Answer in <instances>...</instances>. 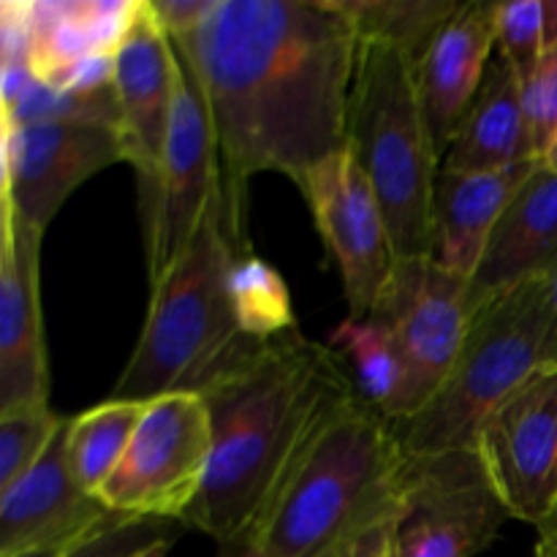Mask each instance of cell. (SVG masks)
<instances>
[{"label": "cell", "mask_w": 557, "mask_h": 557, "mask_svg": "<svg viewBox=\"0 0 557 557\" xmlns=\"http://www.w3.org/2000/svg\"><path fill=\"white\" fill-rule=\"evenodd\" d=\"M542 161L495 172L455 174L441 169L433 196L430 259L471 283L500 215Z\"/></svg>", "instance_id": "d6986e66"}, {"label": "cell", "mask_w": 557, "mask_h": 557, "mask_svg": "<svg viewBox=\"0 0 557 557\" xmlns=\"http://www.w3.org/2000/svg\"><path fill=\"white\" fill-rule=\"evenodd\" d=\"M44 234L3 205L0 239V411L47 406L49 362L41 315Z\"/></svg>", "instance_id": "2e32d148"}, {"label": "cell", "mask_w": 557, "mask_h": 557, "mask_svg": "<svg viewBox=\"0 0 557 557\" xmlns=\"http://www.w3.org/2000/svg\"><path fill=\"white\" fill-rule=\"evenodd\" d=\"M180 525L183 522L120 517L117 522L71 547L63 557H131L150 547V544L161 542V539H177Z\"/></svg>", "instance_id": "f546056e"}, {"label": "cell", "mask_w": 557, "mask_h": 557, "mask_svg": "<svg viewBox=\"0 0 557 557\" xmlns=\"http://www.w3.org/2000/svg\"><path fill=\"white\" fill-rule=\"evenodd\" d=\"M549 547H557V509H555V515L549 517L542 528H539L536 549H549Z\"/></svg>", "instance_id": "e575fe53"}, {"label": "cell", "mask_w": 557, "mask_h": 557, "mask_svg": "<svg viewBox=\"0 0 557 557\" xmlns=\"http://www.w3.org/2000/svg\"><path fill=\"white\" fill-rule=\"evenodd\" d=\"M509 520L476 449L406 455L389 557H476Z\"/></svg>", "instance_id": "52a82bcc"}, {"label": "cell", "mask_w": 557, "mask_h": 557, "mask_svg": "<svg viewBox=\"0 0 557 557\" xmlns=\"http://www.w3.org/2000/svg\"><path fill=\"white\" fill-rule=\"evenodd\" d=\"M63 419L49 411V403L0 411V490L11 487L41 460Z\"/></svg>", "instance_id": "4316f807"}, {"label": "cell", "mask_w": 557, "mask_h": 557, "mask_svg": "<svg viewBox=\"0 0 557 557\" xmlns=\"http://www.w3.org/2000/svg\"><path fill=\"white\" fill-rule=\"evenodd\" d=\"M553 292H555V302H557V275L553 277Z\"/></svg>", "instance_id": "ab89813d"}, {"label": "cell", "mask_w": 557, "mask_h": 557, "mask_svg": "<svg viewBox=\"0 0 557 557\" xmlns=\"http://www.w3.org/2000/svg\"><path fill=\"white\" fill-rule=\"evenodd\" d=\"M120 161L125 145L114 128L3 123V205L44 234L82 183Z\"/></svg>", "instance_id": "4fadbf2b"}, {"label": "cell", "mask_w": 557, "mask_h": 557, "mask_svg": "<svg viewBox=\"0 0 557 557\" xmlns=\"http://www.w3.org/2000/svg\"><path fill=\"white\" fill-rule=\"evenodd\" d=\"M114 96L120 103L125 161L139 177L141 212H147L156 199L177 96V52L147 0L139 3L134 22L114 52Z\"/></svg>", "instance_id": "5bb4252c"}, {"label": "cell", "mask_w": 557, "mask_h": 557, "mask_svg": "<svg viewBox=\"0 0 557 557\" xmlns=\"http://www.w3.org/2000/svg\"><path fill=\"white\" fill-rule=\"evenodd\" d=\"M326 346L341 357L354 392L392 422L411 417L408 370L392 332L379 319H346Z\"/></svg>", "instance_id": "7402d4cb"}, {"label": "cell", "mask_w": 557, "mask_h": 557, "mask_svg": "<svg viewBox=\"0 0 557 557\" xmlns=\"http://www.w3.org/2000/svg\"><path fill=\"white\" fill-rule=\"evenodd\" d=\"M495 3H462L413 63L419 107L444 161L495 58Z\"/></svg>", "instance_id": "e0dca14e"}, {"label": "cell", "mask_w": 557, "mask_h": 557, "mask_svg": "<svg viewBox=\"0 0 557 557\" xmlns=\"http://www.w3.org/2000/svg\"><path fill=\"white\" fill-rule=\"evenodd\" d=\"M536 557H557V547H549V549H536Z\"/></svg>", "instance_id": "f35d334b"}, {"label": "cell", "mask_w": 557, "mask_h": 557, "mask_svg": "<svg viewBox=\"0 0 557 557\" xmlns=\"http://www.w3.org/2000/svg\"><path fill=\"white\" fill-rule=\"evenodd\" d=\"M557 275V172L539 163L500 215L468 283L471 313L522 283Z\"/></svg>", "instance_id": "ac0fdd59"}, {"label": "cell", "mask_w": 557, "mask_h": 557, "mask_svg": "<svg viewBox=\"0 0 557 557\" xmlns=\"http://www.w3.org/2000/svg\"><path fill=\"white\" fill-rule=\"evenodd\" d=\"M313 221L335 256L346 288L348 319H368L397 267L384 210L351 152L321 161L299 183Z\"/></svg>", "instance_id": "7c38bea8"}, {"label": "cell", "mask_w": 557, "mask_h": 557, "mask_svg": "<svg viewBox=\"0 0 557 557\" xmlns=\"http://www.w3.org/2000/svg\"><path fill=\"white\" fill-rule=\"evenodd\" d=\"M174 52H177V96H174L172 123L163 147L156 199L145 212L150 283L188 248L223 185L221 147H218L205 87L177 44Z\"/></svg>", "instance_id": "9c48e42d"}, {"label": "cell", "mask_w": 557, "mask_h": 557, "mask_svg": "<svg viewBox=\"0 0 557 557\" xmlns=\"http://www.w3.org/2000/svg\"><path fill=\"white\" fill-rule=\"evenodd\" d=\"M65 417L41 460L0 490V557L30 549H71L120 520L96 495L79 487L69 457Z\"/></svg>", "instance_id": "9a60e30c"}, {"label": "cell", "mask_w": 557, "mask_h": 557, "mask_svg": "<svg viewBox=\"0 0 557 557\" xmlns=\"http://www.w3.org/2000/svg\"><path fill=\"white\" fill-rule=\"evenodd\" d=\"M495 52L509 60L520 79L536 69L547 54L542 0L495 3Z\"/></svg>", "instance_id": "83f0119b"}, {"label": "cell", "mask_w": 557, "mask_h": 557, "mask_svg": "<svg viewBox=\"0 0 557 557\" xmlns=\"http://www.w3.org/2000/svg\"><path fill=\"white\" fill-rule=\"evenodd\" d=\"M403 462L395 422L354 392L315 430L248 536L264 557H389Z\"/></svg>", "instance_id": "3957f363"}, {"label": "cell", "mask_w": 557, "mask_h": 557, "mask_svg": "<svg viewBox=\"0 0 557 557\" xmlns=\"http://www.w3.org/2000/svg\"><path fill=\"white\" fill-rule=\"evenodd\" d=\"M351 395V379L330 346L299 330L264 343L201 395L212 455L183 525L215 542L248 533L315 430Z\"/></svg>", "instance_id": "7a4b0ae2"}, {"label": "cell", "mask_w": 557, "mask_h": 557, "mask_svg": "<svg viewBox=\"0 0 557 557\" xmlns=\"http://www.w3.org/2000/svg\"><path fill=\"white\" fill-rule=\"evenodd\" d=\"M539 161L522 107V85L506 58L495 52L487 74L468 109L449 152L441 161L444 172L473 174Z\"/></svg>", "instance_id": "ffe728a7"}, {"label": "cell", "mask_w": 557, "mask_h": 557, "mask_svg": "<svg viewBox=\"0 0 557 557\" xmlns=\"http://www.w3.org/2000/svg\"><path fill=\"white\" fill-rule=\"evenodd\" d=\"M145 403L109 400L71 419L69 457L74 476L85 493H101L103 484L117 471L120 460L128 451Z\"/></svg>", "instance_id": "603a6c76"}, {"label": "cell", "mask_w": 557, "mask_h": 557, "mask_svg": "<svg viewBox=\"0 0 557 557\" xmlns=\"http://www.w3.org/2000/svg\"><path fill=\"white\" fill-rule=\"evenodd\" d=\"M368 319H379L395 337L408 370L411 417H417L446 384L466 343L468 281L433 259H397L389 286Z\"/></svg>", "instance_id": "30bf717a"}, {"label": "cell", "mask_w": 557, "mask_h": 557, "mask_svg": "<svg viewBox=\"0 0 557 557\" xmlns=\"http://www.w3.org/2000/svg\"><path fill=\"white\" fill-rule=\"evenodd\" d=\"M542 163L547 169H553V172H557V136H555V141H553V147H549L547 150V156L542 158Z\"/></svg>", "instance_id": "74e56055"}, {"label": "cell", "mask_w": 557, "mask_h": 557, "mask_svg": "<svg viewBox=\"0 0 557 557\" xmlns=\"http://www.w3.org/2000/svg\"><path fill=\"white\" fill-rule=\"evenodd\" d=\"M3 123L36 125V123H69V125H101L120 131V103L114 85L92 92L54 90L38 79L14 107L3 109Z\"/></svg>", "instance_id": "484cf974"}, {"label": "cell", "mask_w": 557, "mask_h": 557, "mask_svg": "<svg viewBox=\"0 0 557 557\" xmlns=\"http://www.w3.org/2000/svg\"><path fill=\"white\" fill-rule=\"evenodd\" d=\"M245 250V201L223 177L188 248L150 283L145 326L114 384V400L205 395L264 346L245 335L234 310L232 270Z\"/></svg>", "instance_id": "277c9868"}, {"label": "cell", "mask_w": 557, "mask_h": 557, "mask_svg": "<svg viewBox=\"0 0 557 557\" xmlns=\"http://www.w3.org/2000/svg\"><path fill=\"white\" fill-rule=\"evenodd\" d=\"M544 9V47L547 54L557 49V0H542Z\"/></svg>", "instance_id": "836d02e7"}, {"label": "cell", "mask_w": 557, "mask_h": 557, "mask_svg": "<svg viewBox=\"0 0 557 557\" xmlns=\"http://www.w3.org/2000/svg\"><path fill=\"white\" fill-rule=\"evenodd\" d=\"M141 0H27L38 79L90 58L114 54Z\"/></svg>", "instance_id": "44dd1931"}, {"label": "cell", "mask_w": 557, "mask_h": 557, "mask_svg": "<svg viewBox=\"0 0 557 557\" xmlns=\"http://www.w3.org/2000/svg\"><path fill=\"white\" fill-rule=\"evenodd\" d=\"M215 557H264V555L259 553L253 539H250L248 533H243V536H234L228 539V542H218Z\"/></svg>", "instance_id": "d6a6232c"}, {"label": "cell", "mask_w": 557, "mask_h": 557, "mask_svg": "<svg viewBox=\"0 0 557 557\" xmlns=\"http://www.w3.org/2000/svg\"><path fill=\"white\" fill-rule=\"evenodd\" d=\"M174 539H161V542L150 544V547H145L141 553L131 555V557H169V549H172Z\"/></svg>", "instance_id": "d590c367"}, {"label": "cell", "mask_w": 557, "mask_h": 557, "mask_svg": "<svg viewBox=\"0 0 557 557\" xmlns=\"http://www.w3.org/2000/svg\"><path fill=\"white\" fill-rule=\"evenodd\" d=\"M520 85L533 150H536V158L542 161L557 136V49L544 54L536 63V69L522 76Z\"/></svg>", "instance_id": "f1b7e54d"}, {"label": "cell", "mask_w": 557, "mask_h": 557, "mask_svg": "<svg viewBox=\"0 0 557 557\" xmlns=\"http://www.w3.org/2000/svg\"><path fill=\"white\" fill-rule=\"evenodd\" d=\"M218 0H147L158 25L172 38L194 33L212 14Z\"/></svg>", "instance_id": "1f68e13d"}, {"label": "cell", "mask_w": 557, "mask_h": 557, "mask_svg": "<svg viewBox=\"0 0 557 557\" xmlns=\"http://www.w3.org/2000/svg\"><path fill=\"white\" fill-rule=\"evenodd\" d=\"M557 364L553 277L522 283L471 313L466 343L438 395L395 422L406 455L473 449L484 419L525 381Z\"/></svg>", "instance_id": "5b68a950"}, {"label": "cell", "mask_w": 557, "mask_h": 557, "mask_svg": "<svg viewBox=\"0 0 557 557\" xmlns=\"http://www.w3.org/2000/svg\"><path fill=\"white\" fill-rule=\"evenodd\" d=\"M49 87L71 92H92L114 85V54H90V58L74 60L63 69L47 76Z\"/></svg>", "instance_id": "4dcf8cb0"}, {"label": "cell", "mask_w": 557, "mask_h": 557, "mask_svg": "<svg viewBox=\"0 0 557 557\" xmlns=\"http://www.w3.org/2000/svg\"><path fill=\"white\" fill-rule=\"evenodd\" d=\"M346 150L384 210L397 259H430L441 161L419 107L413 58L403 49L359 47Z\"/></svg>", "instance_id": "8992f818"}, {"label": "cell", "mask_w": 557, "mask_h": 557, "mask_svg": "<svg viewBox=\"0 0 557 557\" xmlns=\"http://www.w3.org/2000/svg\"><path fill=\"white\" fill-rule=\"evenodd\" d=\"M212 455L210 411L201 395L145 403L128 451L98 493L112 515L183 522L199 498Z\"/></svg>", "instance_id": "ba28073f"}, {"label": "cell", "mask_w": 557, "mask_h": 557, "mask_svg": "<svg viewBox=\"0 0 557 557\" xmlns=\"http://www.w3.org/2000/svg\"><path fill=\"white\" fill-rule=\"evenodd\" d=\"M69 549H30V553H20L11 557H63Z\"/></svg>", "instance_id": "8d00e7d4"}, {"label": "cell", "mask_w": 557, "mask_h": 557, "mask_svg": "<svg viewBox=\"0 0 557 557\" xmlns=\"http://www.w3.org/2000/svg\"><path fill=\"white\" fill-rule=\"evenodd\" d=\"M205 87L228 190L261 172L302 183L346 150L359 41L332 0H218L172 38Z\"/></svg>", "instance_id": "6da1fadb"}, {"label": "cell", "mask_w": 557, "mask_h": 557, "mask_svg": "<svg viewBox=\"0 0 557 557\" xmlns=\"http://www.w3.org/2000/svg\"><path fill=\"white\" fill-rule=\"evenodd\" d=\"M473 449L511 520L539 531L557 509V364L525 381L484 419Z\"/></svg>", "instance_id": "8fae6325"}, {"label": "cell", "mask_w": 557, "mask_h": 557, "mask_svg": "<svg viewBox=\"0 0 557 557\" xmlns=\"http://www.w3.org/2000/svg\"><path fill=\"white\" fill-rule=\"evenodd\" d=\"M359 41L389 44L419 60L441 27L460 11L457 0H332Z\"/></svg>", "instance_id": "cb8c5ba5"}, {"label": "cell", "mask_w": 557, "mask_h": 557, "mask_svg": "<svg viewBox=\"0 0 557 557\" xmlns=\"http://www.w3.org/2000/svg\"><path fill=\"white\" fill-rule=\"evenodd\" d=\"M232 299L239 326L250 341L270 343L297 330L286 281L253 250H245L234 261Z\"/></svg>", "instance_id": "d4e9b609"}]
</instances>
